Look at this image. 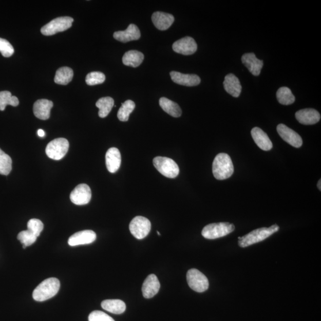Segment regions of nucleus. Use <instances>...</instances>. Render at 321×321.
<instances>
[{"label": "nucleus", "instance_id": "1", "mask_svg": "<svg viewBox=\"0 0 321 321\" xmlns=\"http://www.w3.org/2000/svg\"><path fill=\"white\" fill-rule=\"evenodd\" d=\"M213 173L215 178L222 180L229 179L234 173V166L228 154L220 153L214 158Z\"/></svg>", "mask_w": 321, "mask_h": 321}, {"label": "nucleus", "instance_id": "2", "mask_svg": "<svg viewBox=\"0 0 321 321\" xmlns=\"http://www.w3.org/2000/svg\"><path fill=\"white\" fill-rule=\"evenodd\" d=\"M60 288V282L58 278H50L45 279L33 292V299L44 301L56 295Z\"/></svg>", "mask_w": 321, "mask_h": 321}, {"label": "nucleus", "instance_id": "3", "mask_svg": "<svg viewBox=\"0 0 321 321\" xmlns=\"http://www.w3.org/2000/svg\"><path fill=\"white\" fill-rule=\"evenodd\" d=\"M279 229V226L277 224L272 225L268 228H262L256 229L247 235L239 237L238 243L241 248L251 246V245L259 243L267 239L274 233L277 232Z\"/></svg>", "mask_w": 321, "mask_h": 321}, {"label": "nucleus", "instance_id": "4", "mask_svg": "<svg viewBox=\"0 0 321 321\" xmlns=\"http://www.w3.org/2000/svg\"><path fill=\"white\" fill-rule=\"evenodd\" d=\"M235 226L229 222H219L207 225L202 231V235L207 239H216L232 233Z\"/></svg>", "mask_w": 321, "mask_h": 321}, {"label": "nucleus", "instance_id": "5", "mask_svg": "<svg viewBox=\"0 0 321 321\" xmlns=\"http://www.w3.org/2000/svg\"><path fill=\"white\" fill-rule=\"evenodd\" d=\"M154 167L161 175L169 179L176 178L180 169L176 162L167 157H157L153 160Z\"/></svg>", "mask_w": 321, "mask_h": 321}, {"label": "nucleus", "instance_id": "6", "mask_svg": "<svg viewBox=\"0 0 321 321\" xmlns=\"http://www.w3.org/2000/svg\"><path fill=\"white\" fill-rule=\"evenodd\" d=\"M74 20L70 17H59L49 22L41 29L43 35L51 36L71 28Z\"/></svg>", "mask_w": 321, "mask_h": 321}, {"label": "nucleus", "instance_id": "7", "mask_svg": "<svg viewBox=\"0 0 321 321\" xmlns=\"http://www.w3.org/2000/svg\"><path fill=\"white\" fill-rule=\"evenodd\" d=\"M69 148V143L66 139L58 138L48 143L45 152L51 159L60 160L65 157Z\"/></svg>", "mask_w": 321, "mask_h": 321}, {"label": "nucleus", "instance_id": "8", "mask_svg": "<svg viewBox=\"0 0 321 321\" xmlns=\"http://www.w3.org/2000/svg\"><path fill=\"white\" fill-rule=\"evenodd\" d=\"M186 278L188 286L196 292H205L209 288V279L205 275L198 270H188Z\"/></svg>", "mask_w": 321, "mask_h": 321}, {"label": "nucleus", "instance_id": "9", "mask_svg": "<svg viewBox=\"0 0 321 321\" xmlns=\"http://www.w3.org/2000/svg\"><path fill=\"white\" fill-rule=\"evenodd\" d=\"M151 229V223L148 218L142 216L135 217L129 224L132 235L137 239H144L148 235Z\"/></svg>", "mask_w": 321, "mask_h": 321}, {"label": "nucleus", "instance_id": "10", "mask_svg": "<svg viewBox=\"0 0 321 321\" xmlns=\"http://www.w3.org/2000/svg\"><path fill=\"white\" fill-rule=\"evenodd\" d=\"M92 197L91 190L86 184H79L71 192L70 198L75 205H84L88 204Z\"/></svg>", "mask_w": 321, "mask_h": 321}, {"label": "nucleus", "instance_id": "11", "mask_svg": "<svg viewBox=\"0 0 321 321\" xmlns=\"http://www.w3.org/2000/svg\"><path fill=\"white\" fill-rule=\"evenodd\" d=\"M277 130L280 137L290 145L295 148H300L303 144V140L300 136L285 124H278Z\"/></svg>", "mask_w": 321, "mask_h": 321}, {"label": "nucleus", "instance_id": "12", "mask_svg": "<svg viewBox=\"0 0 321 321\" xmlns=\"http://www.w3.org/2000/svg\"><path fill=\"white\" fill-rule=\"evenodd\" d=\"M198 45L194 39L186 36L176 41L173 45V50L177 53L184 55L194 54L197 50Z\"/></svg>", "mask_w": 321, "mask_h": 321}, {"label": "nucleus", "instance_id": "13", "mask_svg": "<svg viewBox=\"0 0 321 321\" xmlns=\"http://www.w3.org/2000/svg\"><path fill=\"white\" fill-rule=\"evenodd\" d=\"M96 239V233L92 230H87L74 233L69 238L68 243L70 247H77L92 243Z\"/></svg>", "mask_w": 321, "mask_h": 321}, {"label": "nucleus", "instance_id": "14", "mask_svg": "<svg viewBox=\"0 0 321 321\" xmlns=\"http://www.w3.org/2000/svg\"><path fill=\"white\" fill-rule=\"evenodd\" d=\"M160 283L156 275L150 274L143 283L142 291L143 296L146 299H150L159 292Z\"/></svg>", "mask_w": 321, "mask_h": 321}, {"label": "nucleus", "instance_id": "15", "mask_svg": "<svg viewBox=\"0 0 321 321\" xmlns=\"http://www.w3.org/2000/svg\"><path fill=\"white\" fill-rule=\"evenodd\" d=\"M296 118L298 122L305 125H312L320 119V115L316 109L306 108L301 109L296 113Z\"/></svg>", "mask_w": 321, "mask_h": 321}, {"label": "nucleus", "instance_id": "16", "mask_svg": "<svg viewBox=\"0 0 321 321\" xmlns=\"http://www.w3.org/2000/svg\"><path fill=\"white\" fill-rule=\"evenodd\" d=\"M53 103L46 99L37 100L33 105V113L37 119L45 120L50 118Z\"/></svg>", "mask_w": 321, "mask_h": 321}, {"label": "nucleus", "instance_id": "17", "mask_svg": "<svg viewBox=\"0 0 321 321\" xmlns=\"http://www.w3.org/2000/svg\"><path fill=\"white\" fill-rule=\"evenodd\" d=\"M171 77L176 84L186 86H197L201 81L198 75L183 74L175 71L171 72Z\"/></svg>", "mask_w": 321, "mask_h": 321}, {"label": "nucleus", "instance_id": "18", "mask_svg": "<svg viewBox=\"0 0 321 321\" xmlns=\"http://www.w3.org/2000/svg\"><path fill=\"white\" fill-rule=\"evenodd\" d=\"M113 36L120 42L126 43L138 40L141 37V32L137 25L130 24L125 31L116 32Z\"/></svg>", "mask_w": 321, "mask_h": 321}, {"label": "nucleus", "instance_id": "19", "mask_svg": "<svg viewBox=\"0 0 321 321\" xmlns=\"http://www.w3.org/2000/svg\"><path fill=\"white\" fill-rule=\"evenodd\" d=\"M241 62L250 72L256 77L260 73L263 65L262 60L256 58L254 53H247L241 56Z\"/></svg>", "mask_w": 321, "mask_h": 321}, {"label": "nucleus", "instance_id": "20", "mask_svg": "<svg viewBox=\"0 0 321 321\" xmlns=\"http://www.w3.org/2000/svg\"><path fill=\"white\" fill-rule=\"evenodd\" d=\"M152 21L158 29L165 31L172 25L175 21V17L171 14L157 11L153 13Z\"/></svg>", "mask_w": 321, "mask_h": 321}, {"label": "nucleus", "instance_id": "21", "mask_svg": "<svg viewBox=\"0 0 321 321\" xmlns=\"http://www.w3.org/2000/svg\"><path fill=\"white\" fill-rule=\"evenodd\" d=\"M105 162L109 172L115 173L118 172L122 162L119 150L116 148H109L105 155Z\"/></svg>", "mask_w": 321, "mask_h": 321}, {"label": "nucleus", "instance_id": "22", "mask_svg": "<svg viewBox=\"0 0 321 321\" xmlns=\"http://www.w3.org/2000/svg\"><path fill=\"white\" fill-rule=\"evenodd\" d=\"M251 135L256 144L260 149L267 151L273 148V143L266 132H264L261 128L257 127L252 128Z\"/></svg>", "mask_w": 321, "mask_h": 321}, {"label": "nucleus", "instance_id": "23", "mask_svg": "<svg viewBox=\"0 0 321 321\" xmlns=\"http://www.w3.org/2000/svg\"><path fill=\"white\" fill-rule=\"evenodd\" d=\"M223 85L225 91L233 97L237 98L241 92L240 82L235 74H229L225 77Z\"/></svg>", "mask_w": 321, "mask_h": 321}, {"label": "nucleus", "instance_id": "24", "mask_svg": "<svg viewBox=\"0 0 321 321\" xmlns=\"http://www.w3.org/2000/svg\"><path fill=\"white\" fill-rule=\"evenodd\" d=\"M144 60V55L137 50H130L126 52L123 56L122 62L124 65L137 67L141 65Z\"/></svg>", "mask_w": 321, "mask_h": 321}, {"label": "nucleus", "instance_id": "25", "mask_svg": "<svg viewBox=\"0 0 321 321\" xmlns=\"http://www.w3.org/2000/svg\"><path fill=\"white\" fill-rule=\"evenodd\" d=\"M160 107L167 114L173 118H179L182 115V109L179 105L167 98L162 97L159 101Z\"/></svg>", "mask_w": 321, "mask_h": 321}, {"label": "nucleus", "instance_id": "26", "mask_svg": "<svg viewBox=\"0 0 321 321\" xmlns=\"http://www.w3.org/2000/svg\"><path fill=\"white\" fill-rule=\"evenodd\" d=\"M101 307L104 310L114 314H122L126 308L125 303L119 299L104 300L101 303Z\"/></svg>", "mask_w": 321, "mask_h": 321}, {"label": "nucleus", "instance_id": "27", "mask_svg": "<svg viewBox=\"0 0 321 321\" xmlns=\"http://www.w3.org/2000/svg\"><path fill=\"white\" fill-rule=\"evenodd\" d=\"M73 71L70 67H63L56 71L54 78L55 84L66 85L72 81Z\"/></svg>", "mask_w": 321, "mask_h": 321}, {"label": "nucleus", "instance_id": "28", "mask_svg": "<svg viewBox=\"0 0 321 321\" xmlns=\"http://www.w3.org/2000/svg\"><path fill=\"white\" fill-rule=\"evenodd\" d=\"M114 104L115 101L111 97H103L98 100L96 103V106L100 109L99 112H98L100 118H106L111 111Z\"/></svg>", "mask_w": 321, "mask_h": 321}, {"label": "nucleus", "instance_id": "29", "mask_svg": "<svg viewBox=\"0 0 321 321\" xmlns=\"http://www.w3.org/2000/svg\"><path fill=\"white\" fill-rule=\"evenodd\" d=\"M277 98L279 104L289 105L294 103L295 97L288 87H281L277 90Z\"/></svg>", "mask_w": 321, "mask_h": 321}, {"label": "nucleus", "instance_id": "30", "mask_svg": "<svg viewBox=\"0 0 321 321\" xmlns=\"http://www.w3.org/2000/svg\"><path fill=\"white\" fill-rule=\"evenodd\" d=\"M136 105L133 101L127 100L122 104V107L119 109L118 117L121 122H127L129 116L134 110Z\"/></svg>", "mask_w": 321, "mask_h": 321}, {"label": "nucleus", "instance_id": "31", "mask_svg": "<svg viewBox=\"0 0 321 321\" xmlns=\"http://www.w3.org/2000/svg\"><path fill=\"white\" fill-rule=\"evenodd\" d=\"M20 104L16 97L11 96L9 91L0 92V111L5 110L7 105H10L13 107H17Z\"/></svg>", "mask_w": 321, "mask_h": 321}, {"label": "nucleus", "instance_id": "32", "mask_svg": "<svg viewBox=\"0 0 321 321\" xmlns=\"http://www.w3.org/2000/svg\"><path fill=\"white\" fill-rule=\"evenodd\" d=\"M12 169L11 157L0 149V175H9Z\"/></svg>", "mask_w": 321, "mask_h": 321}, {"label": "nucleus", "instance_id": "33", "mask_svg": "<svg viewBox=\"0 0 321 321\" xmlns=\"http://www.w3.org/2000/svg\"><path fill=\"white\" fill-rule=\"evenodd\" d=\"M17 239L23 244V248L25 249L35 243L37 237L29 230H27L18 233Z\"/></svg>", "mask_w": 321, "mask_h": 321}, {"label": "nucleus", "instance_id": "34", "mask_svg": "<svg viewBox=\"0 0 321 321\" xmlns=\"http://www.w3.org/2000/svg\"><path fill=\"white\" fill-rule=\"evenodd\" d=\"M105 81V75L100 71H92L87 74L85 81L87 85L93 86L103 84Z\"/></svg>", "mask_w": 321, "mask_h": 321}, {"label": "nucleus", "instance_id": "35", "mask_svg": "<svg viewBox=\"0 0 321 321\" xmlns=\"http://www.w3.org/2000/svg\"><path fill=\"white\" fill-rule=\"evenodd\" d=\"M44 229L43 222L39 219L33 218L28 222V230L34 234L37 237L40 236V234Z\"/></svg>", "mask_w": 321, "mask_h": 321}, {"label": "nucleus", "instance_id": "36", "mask_svg": "<svg viewBox=\"0 0 321 321\" xmlns=\"http://www.w3.org/2000/svg\"><path fill=\"white\" fill-rule=\"evenodd\" d=\"M14 48L8 41L0 37V52L5 58H10L14 54Z\"/></svg>", "mask_w": 321, "mask_h": 321}, {"label": "nucleus", "instance_id": "37", "mask_svg": "<svg viewBox=\"0 0 321 321\" xmlns=\"http://www.w3.org/2000/svg\"><path fill=\"white\" fill-rule=\"evenodd\" d=\"M89 321H115L107 313L100 311H95L90 313Z\"/></svg>", "mask_w": 321, "mask_h": 321}, {"label": "nucleus", "instance_id": "38", "mask_svg": "<svg viewBox=\"0 0 321 321\" xmlns=\"http://www.w3.org/2000/svg\"><path fill=\"white\" fill-rule=\"evenodd\" d=\"M37 134L40 137H44L45 135V131L42 129H39L37 130Z\"/></svg>", "mask_w": 321, "mask_h": 321}, {"label": "nucleus", "instance_id": "39", "mask_svg": "<svg viewBox=\"0 0 321 321\" xmlns=\"http://www.w3.org/2000/svg\"><path fill=\"white\" fill-rule=\"evenodd\" d=\"M321 180H319V182H318V184H317V186H318V188H319V190L320 191H321Z\"/></svg>", "mask_w": 321, "mask_h": 321}, {"label": "nucleus", "instance_id": "40", "mask_svg": "<svg viewBox=\"0 0 321 321\" xmlns=\"http://www.w3.org/2000/svg\"><path fill=\"white\" fill-rule=\"evenodd\" d=\"M157 234H158V235H159V236H160V235H161V234H160V232H158V231L157 232Z\"/></svg>", "mask_w": 321, "mask_h": 321}]
</instances>
